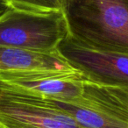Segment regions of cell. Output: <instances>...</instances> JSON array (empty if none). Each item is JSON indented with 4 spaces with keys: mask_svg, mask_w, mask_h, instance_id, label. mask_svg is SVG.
<instances>
[{
    "mask_svg": "<svg viewBox=\"0 0 128 128\" xmlns=\"http://www.w3.org/2000/svg\"><path fill=\"white\" fill-rule=\"evenodd\" d=\"M68 35L62 9L32 12L10 7L0 17V46L54 52Z\"/></svg>",
    "mask_w": 128,
    "mask_h": 128,
    "instance_id": "cell-2",
    "label": "cell"
},
{
    "mask_svg": "<svg viewBox=\"0 0 128 128\" xmlns=\"http://www.w3.org/2000/svg\"><path fill=\"white\" fill-rule=\"evenodd\" d=\"M2 128H84L51 100L0 81Z\"/></svg>",
    "mask_w": 128,
    "mask_h": 128,
    "instance_id": "cell-3",
    "label": "cell"
},
{
    "mask_svg": "<svg viewBox=\"0 0 128 128\" xmlns=\"http://www.w3.org/2000/svg\"><path fill=\"white\" fill-rule=\"evenodd\" d=\"M68 35L93 49L128 55V0H60Z\"/></svg>",
    "mask_w": 128,
    "mask_h": 128,
    "instance_id": "cell-1",
    "label": "cell"
},
{
    "mask_svg": "<svg viewBox=\"0 0 128 128\" xmlns=\"http://www.w3.org/2000/svg\"><path fill=\"white\" fill-rule=\"evenodd\" d=\"M81 102L128 126V87H108L84 81Z\"/></svg>",
    "mask_w": 128,
    "mask_h": 128,
    "instance_id": "cell-7",
    "label": "cell"
},
{
    "mask_svg": "<svg viewBox=\"0 0 128 128\" xmlns=\"http://www.w3.org/2000/svg\"><path fill=\"white\" fill-rule=\"evenodd\" d=\"M49 100L84 128H128L124 123L98 112L82 102Z\"/></svg>",
    "mask_w": 128,
    "mask_h": 128,
    "instance_id": "cell-8",
    "label": "cell"
},
{
    "mask_svg": "<svg viewBox=\"0 0 128 128\" xmlns=\"http://www.w3.org/2000/svg\"><path fill=\"white\" fill-rule=\"evenodd\" d=\"M0 81L13 88L48 99L81 102L84 77L79 72L29 71L0 74Z\"/></svg>",
    "mask_w": 128,
    "mask_h": 128,
    "instance_id": "cell-5",
    "label": "cell"
},
{
    "mask_svg": "<svg viewBox=\"0 0 128 128\" xmlns=\"http://www.w3.org/2000/svg\"><path fill=\"white\" fill-rule=\"evenodd\" d=\"M57 51L86 82L108 87H128V55L88 48L70 35L60 41Z\"/></svg>",
    "mask_w": 128,
    "mask_h": 128,
    "instance_id": "cell-4",
    "label": "cell"
},
{
    "mask_svg": "<svg viewBox=\"0 0 128 128\" xmlns=\"http://www.w3.org/2000/svg\"><path fill=\"white\" fill-rule=\"evenodd\" d=\"M0 128H2V127H1V126H0Z\"/></svg>",
    "mask_w": 128,
    "mask_h": 128,
    "instance_id": "cell-11",
    "label": "cell"
},
{
    "mask_svg": "<svg viewBox=\"0 0 128 128\" xmlns=\"http://www.w3.org/2000/svg\"><path fill=\"white\" fill-rule=\"evenodd\" d=\"M10 7L32 12H48L62 9L60 0H6Z\"/></svg>",
    "mask_w": 128,
    "mask_h": 128,
    "instance_id": "cell-9",
    "label": "cell"
},
{
    "mask_svg": "<svg viewBox=\"0 0 128 128\" xmlns=\"http://www.w3.org/2000/svg\"><path fill=\"white\" fill-rule=\"evenodd\" d=\"M10 8V6L6 0H0V17L2 16Z\"/></svg>",
    "mask_w": 128,
    "mask_h": 128,
    "instance_id": "cell-10",
    "label": "cell"
},
{
    "mask_svg": "<svg viewBox=\"0 0 128 128\" xmlns=\"http://www.w3.org/2000/svg\"><path fill=\"white\" fill-rule=\"evenodd\" d=\"M29 71L78 72L58 51L38 52L0 46V74Z\"/></svg>",
    "mask_w": 128,
    "mask_h": 128,
    "instance_id": "cell-6",
    "label": "cell"
}]
</instances>
